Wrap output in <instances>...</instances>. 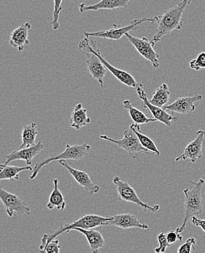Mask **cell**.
Returning a JSON list of instances; mask_svg holds the SVG:
<instances>
[{
    "mask_svg": "<svg viewBox=\"0 0 205 253\" xmlns=\"http://www.w3.org/2000/svg\"><path fill=\"white\" fill-rule=\"evenodd\" d=\"M191 222L196 226L200 227L205 232V220H202V219L199 218L197 216H194V217H191Z\"/></svg>",
    "mask_w": 205,
    "mask_h": 253,
    "instance_id": "cell-34",
    "label": "cell"
},
{
    "mask_svg": "<svg viewBox=\"0 0 205 253\" xmlns=\"http://www.w3.org/2000/svg\"><path fill=\"white\" fill-rule=\"evenodd\" d=\"M123 104L125 109L128 110L130 117L134 121V124H137V125H142V124H147L157 121V120L154 118V119H149L147 117L142 111L134 107L132 104V101L127 99V100L123 101Z\"/></svg>",
    "mask_w": 205,
    "mask_h": 253,
    "instance_id": "cell-24",
    "label": "cell"
},
{
    "mask_svg": "<svg viewBox=\"0 0 205 253\" xmlns=\"http://www.w3.org/2000/svg\"><path fill=\"white\" fill-rule=\"evenodd\" d=\"M54 1V11L53 13V21L50 22L52 28L53 30L56 31L60 28V23H59V15L61 12L63 10V7L62 6L63 0H53Z\"/></svg>",
    "mask_w": 205,
    "mask_h": 253,
    "instance_id": "cell-28",
    "label": "cell"
},
{
    "mask_svg": "<svg viewBox=\"0 0 205 253\" xmlns=\"http://www.w3.org/2000/svg\"><path fill=\"white\" fill-rule=\"evenodd\" d=\"M100 139L109 141L116 144L119 148H122L127 152L130 157L134 160H139L138 155L140 153L148 155H154L153 152L145 149L140 144L138 138L132 130H125L123 137L122 139H114L107 135H100Z\"/></svg>",
    "mask_w": 205,
    "mask_h": 253,
    "instance_id": "cell-6",
    "label": "cell"
},
{
    "mask_svg": "<svg viewBox=\"0 0 205 253\" xmlns=\"http://www.w3.org/2000/svg\"><path fill=\"white\" fill-rule=\"evenodd\" d=\"M194 187L186 188L183 190L185 195V215L181 226L176 228L177 232L183 233L186 230L188 220L194 216L198 217L203 211L204 200H203L202 191L205 184V179H200L198 182L191 181Z\"/></svg>",
    "mask_w": 205,
    "mask_h": 253,
    "instance_id": "cell-3",
    "label": "cell"
},
{
    "mask_svg": "<svg viewBox=\"0 0 205 253\" xmlns=\"http://www.w3.org/2000/svg\"><path fill=\"white\" fill-rule=\"evenodd\" d=\"M125 36L128 39V42L135 47L142 57L152 64L154 68H159L160 66V56L154 50V45L151 41L145 37L141 38H136L129 33L126 34Z\"/></svg>",
    "mask_w": 205,
    "mask_h": 253,
    "instance_id": "cell-10",
    "label": "cell"
},
{
    "mask_svg": "<svg viewBox=\"0 0 205 253\" xmlns=\"http://www.w3.org/2000/svg\"><path fill=\"white\" fill-rule=\"evenodd\" d=\"M129 129L132 130V131L135 133L137 138H138L139 141H140V144H141L145 149L153 152L154 154L157 155V156H160V151H159L158 148H157L155 142H154L149 136L142 134L141 131H141V128H140V125H137V124H131L129 126Z\"/></svg>",
    "mask_w": 205,
    "mask_h": 253,
    "instance_id": "cell-27",
    "label": "cell"
},
{
    "mask_svg": "<svg viewBox=\"0 0 205 253\" xmlns=\"http://www.w3.org/2000/svg\"><path fill=\"white\" fill-rule=\"evenodd\" d=\"M38 134V126L36 123H32L25 126L23 128L22 132H21V139L22 142L21 145L18 147V149H22V148H28V147L33 146L35 144V139Z\"/></svg>",
    "mask_w": 205,
    "mask_h": 253,
    "instance_id": "cell-23",
    "label": "cell"
},
{
    "mask_svg": "<svg viewBox=\"0 0 205 253\" xmlns=\"http://www.w3.org/2000/svg\"><path fill=\"white\" fill-rule=\"evenodd\" d=\"M4 164H0V169L4 167Z\"/></svg>",
    "mask_w": 205,
    "mask_h": 253,
    "instance_id": "cell-35",
    "label": "cell"
},
{
    "mask_svg": "<svg viewBox=\"0 0 205 253\" xmlns=\"http://www.w3.org/2000/svg\"><path fill=\"white\" fill-rule=\"evenodd\" d=\"M91 149V145L87 143L74 145L67 144L65 150L60 154L50 156V157L41 162V163L36 164L33 171H32V175L30 176V179L36 178L41 170L45 166H47V164L51 163V162H59V161L63 160L81 161L88 154Z\"/></svg>",
    "mask_w": 205,
    "mask_h": 253,
    "instance_id": "cell-5",
    "label": "cell"
},
{
    "mask_svg": "<svg viewBox=\"0 0 205 253\" xmlns=\"http://www.w3.org/2000/svg\"><path fill=\"white\" fill-rule=\"evenodd\" d=\"M87 55L86 65L91 76L99 82L101 88H104V79L107 74V68L94 53H85Z\"/></svg>",
    "mask_w": 205,
    "mask_h": 253,
    "instance_id": "cell-17",
    "label": "cell"
},
{
    "mask_svg": "<svg viewBox=\"0 0 205 253\" xmlns=\"http://www.w3.org/2000/svg\"><path fill=\"white\" fill-rule=\"evenodd\" d=\"M196 136H197L195 139L185 148L183 153L180 156L176 158L175 162L189 159L191 163L195 164L197 161L203 158V148L204 145L205 131L203 130H199L196 133Z\"/></svg>",
    "mask_w": 205,
    "mask_h": 253,
    "instance_id": "cell-12",
    "label": "cell"
},
{
    "mask_svg": "<svg viewBox=\"0 0 205 253\" xmlns=\"http://www.w3.org/2000/svg\"><path fill=\"white\" fill-rule=\"evenodd\" d=\"M197 245V240L194 237L188 239L184 244L180 246V248L177 250L178 253H190L191 252V250L194 247Z\"/></svg>",
    "mask_w": 205,
    "mask_h": 253,
    "instance_id": "cell-32",
    "label": "cell"
},
{
    "mask_svg": "<svg viewBox=\"0 0 205 253\" xmlns=\"http://www.w3.org/2000/svg\"><path fill=\"white\" fill-rule=\"evenodd\" d=\"M202 100H203V96L200 94L183 96V97L177 98L174 102L169 105H165L163 109L167 112L171 111L172 113L187 115L195 111V102Z\"/></svg>",
    "mask_w": 205,
    "mask_h": 253,
    "instance_id": "cell-14",
    "label": "cell"
},
{
    "mask_svg": "<svg viewBox=\"0 0 205 253\" xmlns=\"http://www.w3.org/2000/svg\"><path fill=\"white\" fill-rule=\"evenodd\" d=\"M31 24L29 22L21 24L19 27L12 32L9 43L19 52L23 51L26 45L30 43L28 39L29 31L31 29Z\"/></svg>",
    "mask_w": 205,
    "mask_h": 253,
    "instance_id": "cell-19",
    "label": "cell"
},
{
    "mask_svg": "<svg viewBox=\"0 0 205 253\" xmlns=\"http://www.w3.org/2000/svg\"><path fill=\"white\" fill-rule=\"evenodd\" d=\"M60 245H59V241L55 239L49 242L45 245L43 250L41 251V253H59L60 252Z\"/></svg>",
    "mask_w": 205,
    "mask_h": 253,
    "instance_id": "cell-31",
    "label": "cell"
},
{
    "mask_svg": "<svg viewBox=\"0 0 205 253\" xmlns=\"http://www.w3.org/2000/svg\"><path fill=\"white\" fill-rule=\"evenodd\" d=\"M79 49V50L84 52V53H94L99 57L102 64L106 67L107 70H109L112 75H114L116 78H117L121 83L127 85V86L131 87V88H137L139 84L132 75L130 74L128 72L113 67L103 57L99 47H98L97 44H96V41L91 39L90 38L85 37L84 39L80 41Z\"/></svg>",
    "mask_w": 205,
    "mask_h": 253,
    "instance_id": "cell-4",
    "label": "cell"
},
{
    "mask_svg": "<svg viewBox=\"0 0 205 253\" xmlns=\"http://www.w3.org/2000/svg\"><path fill=\"white\" fill-rule=\"evenodd\" d=\"M193 0H183L172 8L166 10L163 14L156 17V22L158 24L157 32L154 35L151 42L154 45L159 42L165 35H169L174 30L180 31L183 28V15L186 7Z\"/></svg>",
    "mask_w": 205,
    "mask_h": 253,
    "instance_id": "cell-1",
    "label": "cell"
},
{
    "mask_svg": "<svg viewBox=\"0 0 205 253\" xmlns=\"http://www.w3.org/2000/svg\"><path fill=\"white\" fill-rule=\"evenodd\" d=\"M190 68L199 71L201 69H205V52H202L195 59L191 60L189 63Z\"/></svg>",
    "mask_w": 205,
    "mask_h": 253,
    "instance_id": "cell-29",
    "label": "cell"
},
{
    "mask_svg": "<svg viewBox=\"0 0 205 253\" xmlns=\"http://www.w3.org/2000/svg\"><path fill=\"white\" fill-rule=\"evenodd\" d=\"M170 95L171 91L167 84H162L154 92L152 98L149 101L154 105L163 108L169 102Z\"/></svg>",
    "mask_w": 205,
    "mask_h": 253,
    "instance_id": "cell-26",
    "label": "cell"
},
{
    "mask_svg": "<svg viewBox=\"0 0 205 253\" xmlns=\"http://www.w3.org/2000/svg\"><path fill=\"white\" fill-rule=\"evenodd\" d=\"M108 225H114L125 230L132 228H141L142 230L149 228V226L139 220L137 216L129 213H123L111 216V220L108 221Z\"/></svg>",
    "mask_w": 205,
    "mask_h": 253,
    "instance_id": "cell-16",
    "label": "cell"
},
{
    "mask_svg": "<svg viewBox=\"0 0 205 253\" xmlns=\"http://www.w3.org/2000/svg\"><path fill=\"white\" fill-rule=\"evenodd\" d=\"M91 118L88 116L86 109L82 107V104H79L75 107L71 115L70 124L72 128L79 131L82 127L91 124Z\"/></svg>",
    "mask_w": 205,
    "mask_h": 253,
    "instance_id": "cell-21",
    "label": "cell"
},
{
    "mask_svg": "<svg viewBox=\"0 0 205 253\" xmlns=\"http://www.w3.org/2000/svg\"><path fill=\"white\" fill-rule=\"evenodd\" d=\"M59 162L73 176V178L76 179V182L81 186H82L84 189L86 190L90 194H96L100 191V187L99 185H95L91 180L90 176L88 175V173L73 168L68 162H67V161H59Z\"/></svg>",
    "mask_w": 205,
    "mask_h": 253,
    "instance_id": "cell-13",
    "label": "cell"
},
{
    "mask_svg": "<svg viewBox=\"0 0 205 253\" xmlns=\"http://www.w3.org/2000/svg\"><path fill=\"white\" fill-rule=\"evenodd\" d=\"M157 239H158L159 246L158 248H156L155 252L157 253L166 252L168 247L171 245L168 242L167 239H166V234L161 233V234H159Z\"/></svg>",
    "mask_w": 205,
    "mask_h": 253,
    "instance_id": "cell-30",
    "label": "cell"
},
{
    "mask_svg": "<svg viewBox=\"0 0 205 253\" xmlns=\"http://www.w3.org/2000/svg\"><path fill=\"white\" fill-rule=\"evenodd\" d=\"M131 0H101L99 2L91 5L84 3L79 4L80 12L84 13L88 11H96L99 10H115L117 8H127Z\"/></svg>",
    "mask_w": 205,
    "mask_h": 253,
    "instance_id": "cell-18",
    "label": "cell"
},
{
    "mask_svg": "<svg viewBox=\"0 0 205 253\" xmlns=\"http://www.w3.org/2000/svg\"><path fill=\"white\" fill-rule=\"evenodd\" d=\"M156 22V17L148 18H143L141 19H134L131 21V24L125 27H119L116 24H113V28L105 31H98V32H84V36L87 38H100L103 39L111 40V41H119L122 39L126 34L129 33L131 31L140 30V25L143 23Z\"/></svg>",
    "mask_w": 205,
    "mask_h": 253,
    "instance_id": "cell-7",
    "label": "cell"
},
{
    "mask_svg": "<svg viewBox=\"0 0 205 253\" xmlns=\"http://www.w3.org/2000/svg\"><path fill=\"white\" fill-rule=\"evenodd\" d=\"M183 236H181L180 233L177 232V231H170V232L166 234V239L170 245L175 243L177 240H183Z\"/></svg>",
    "mask_w": 205,
    "mask_h": 253,
    "instance_id": "cell-33",
    "label": "cell"
},
{
    "mask_svg": "<svg viewBox=\"0 0 205 253\" xmlns=\"http://www.w3.org/2000/svg\"><path fill=\"white\" fill-rule=\"evenodd\" d=\"M73 231H79L85 236L92 253H97L105 245V240L103 236L99 231L94 230V228L83 229V228H76Z\"/></svg>",
    "mask_w": 205,
    "mask_h": 253,
    "instance_id": "cell-20",
    "label": "cell"
},
{
    "mask_svg": "<svg viewBox=\"0 0 205 253\" xmlns=\"http://www.w3.org/2000/svg\"><path fill=\"white\" fill-rule=\"evenodd\" d=\"M110 220H111V217H103L97 214H83L73 223H66L64 225L61 223L60 227L58 229L42 236L41 244L40 245V251L43 250L49 242L57 238L60 234H68L69 232L73 231L76 228L90 229V228H97L102 225H108V221Z\"/></svg>",
    "mask_w": 205,
    "mask_h": 253,
    "instance_id": "cell-2",
    "label": "cell"
},
{
    "mask_svg": "<svg viewBox=\"0 0 205 253\" xmlns=\"http://www.w3.org/2000/svg\"><path fill=\"white\" fill-rule=\"evenodd\" d=\"M46 207L48 210H52L56 208L60 211L64 210L66 208V202L63 194L59 190V180L57 179H53V189L49 197V202Z\"/></svg>",
    "mask_w": 205,
    "mask_h": 253,
    "instance_id": "cell-22",
    "label": "cell"
},
{
    "mask_svg": "<svg viewBox=\"0 0 205 253\" xmlns=\"http://www.w3.org/2000/svg\"><path fill=\"white\" fill-rule=\"evenodd\" d=\"M43 149V144L41 142H38L33 146L14 150L10 154L6 155L4 164H9L15 161L22 160L26 162L27 165L31 166L34 158L38 156Z\"/></svg>",
    "mask_w": 205,
    "mask_h": 253,
    "instance_id": "cell-15",
    "label": "cell"
},
{
    "mask_svg": "<svg viewBox=\"0 0 205 253\" xmlns=\"http://www.w3.org/2000/svg\"><path fill=\"white\" fill-rule=\"evenodd\" d=\"M135 89L136 92L138 94L139 98L141 99L142 107L149 110L152 116H154V119H157V121H160L161 123L165 124L167 126H171L172 121L176 122L177 121V118L169 114L167 111L164 110L163 108H160V107L154 105L150 102L148 97H147L146 93L144 90L143 85L142 84H139Z\"/></svg>",
    "mask_w": 205,
    "mask_h": 253,
    "instance_id": "cell-11",
    "label": "cell"
},
{
    "mask_svg": "<svg viewBox=\"0 0 205 253\" xmlns=\"http://www.w3.org/2000/svg\"><path fill=\"white\" fill-rule=\"evenodd\" d=\"M0 200L2 202L6 213L9 217L31 214V210L24 199L18 195L11 194L0 186Z\"/></svg>",
    "mask_w": 205,
    "mask_h": 253,
    "instance_id": "cell-9",
    "label": "cell"
},
{
    "mask_svg": "<svg viewBox=\"0 0 205 253\" xmlns=\"http://www.w3.org/2000/svg\"><path fill=\"white\" fill-rule=\"evenodd\" d=\"M34 169L31 166H26L24 167L8 166L4 164V167L0 169V180H15L19 179V174L24 171H33Z\"/></svg>",
    "mask_w": 205,
    "mask_h": 253,
    "instance_id": "cell-25",
    "label": "cell"
},
{
    "mask_svg": "<svg viewBox=\"0 0 205 253\" xmlns=\"http://www.w3.org/2000/svg\"><path fill=\"white\" fill-rule=\"evenodd\" d=\"M113 182L117 188L118 196L121 201L135 204L144 211L157 212L160 210V206L158 205L150 206V205L144 203L132 186L128 182L122 180L119 176H115L113 177Z\"/></svg>",
    "mask_w": 205,
    "mask_h": 253,
    "instance_id": "cell-8",
    "label": "cell"
}]
</instances>
